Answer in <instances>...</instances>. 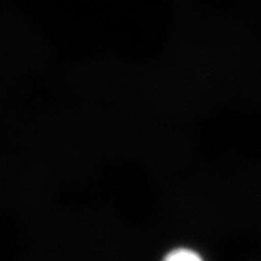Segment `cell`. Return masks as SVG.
I'll use <instances>...</instances> for the list:
<instances>
[{"label": "cell", "mask_w": 261, "mask_h": 261, "mask_svg": "<svg viewBox=\"0 0 261 261\" xmlns=\"http://www.w3.org/2000/svg\"><path fill=\"white\" fill-rule=\"evenodd\" d=\"M163 261H202L196 252L189 249H176L171 251Z\"/></svg>", "instance_id": "1"}]
</instances>
